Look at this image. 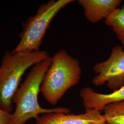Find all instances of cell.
Listing matches in <instances>:
<instances>
[{
	"label": "cell",
	"mask_w": 124,
	"mask_h": 124,
	"mask_svg": "<svg viewBox=\"0 0 124 124\" xmlns=\"http://www.w3.org/2000/svg\"><path fill=\"white\" fill-rule=\"evenodd\" d=\"M52 62V57L32 67L22 84L19 86L13 98L16 107L12 114L10 124H26L32 119L36 120L39 116L54 112L69 114V108L57 107L45 108L40 106L38 95L45 75Z\"/></svg>",
	"instance_id": "1"
},
{
	"label": "cell",
	"mask_w": 124,
	"mask_h": 124,
	"mask_svg": "<svg viewBox=\"0 0 124 124\" xmlns=\"http://www.w3.org/2000/svg\"><path fill=\"white\" fill-rule=\"evenodd\" d=\"M81 75L79 60L61 49L52 57L41 85V94L49 103L55 105L70 89L79 83Z\"/></svg>",
	"instance_id": "2"
},
{
	"label": "cell",
	"mask_w": 124,
	"mask_h": 124,
	"mask_svg": "<svg viewBox=\"0 0 124 124\" xmlns=\"http://www.w3.org/2000/svg\"><path fill=\"white\" fill-rule=\"evenodd\" d=\"M50 57L44 51H7L0 65V108L12 113L13 98L23 76L31 67Z\"/></svg>",
	"instance_id": "3"
},
{
	"label": "cell",
	"mask_w": 124,
	"mask_h": 124,
	"mask_svg": "<svg viewBox=\"0 0 124 124\" xmlns=\"http://www.w3.org/2000/svg\"><path fill=\"white\" fill-rule=\"evenodd\" d=\"M74 0H50L40 5L36 14L23 23L20 40L13 53L39 51L46 32L58 13Z\"/></svg>",
	"instance_id": "4"
},
{
	"label": "cell",
	"mask_w": 124,
	"mask_h": 124,
	"mask_svg": "<svg viewBox=\"0 0 124 124\" xmlns=\"http://www.w3.org/2000/svg\"><path fill=\"white\" fill-rule=\"evenodd\" d=\"M95 75L92 80L95 86L106 84L113 92L124 85V50L121 46H115L111 50L108 58L93 67Z\"/></svg>",
	"instance_id": "5"
},
{
	"label": "cell",
	"mask_w": 124,
	"mask_h": 124,
	"mask_svg": "<svg viewBox=\"0 0 124 124\" xmlns=\"http://www.w3.org/2000/svg\"><path fill=\"white\" fill-rule=\"evenodd\" d=\"M101 111L85 109L84 113L75 115L54 112L40 115L36 119V124H107Z\"/></svg>",
	"instance_id": "6"
},
{
	"label": "cell",
	"mask_w": 124,
	"mask_h": 124,
	"mask_svg": "<svg viewBox=\"0 0 124 124\" xmlns=\"http://www.w3.org/2000/svg\"><path fill=\"white\" fill-rule=\"evenodd\" d=\"M80 95L85 109L102 112L110 104L124 101V85L108 94L98 93L90 87H85L80 90Z\"/></svg>",
	"instance_id": "7"
},
{
	"label": "cell",
	"mask_w": 124,
	"mask_h": 124,
	"mask_svg": "<svg viewBox=\"0 0 124 124\" xmlns=\"http://www.w3.org/2000/svg\"><path fill=\"white\" fill-rule=\"evenodd\" d=\"M87 21L93 24L108 18L120 7L121 0H78Z\"/></svg>",
	"instance_id": "8"
},
{
	"label": "cell",
	"mask_w": 124,
	"mask_h": 124,
	"mask_svg": "<svg viewBox=\"0 0 124 124\" xmlns=\"http://www.w3.org/2000/svg\"><path fill=\"white\" fill-rule=\"evenodd\" d=\"M105 20L106 25L115 34L124 48V4L116 9Z\"/></svg>",
	"instance_id": "9"
},
{
	"label": "cell",
	"mask_w": 124,
	"mask_h": 124,
	"mask_svg": "<svg viewBox=\"0 0 124 124\" xmlns=\"http://www.w3.org/2000/svg\"><path fill=\"white\" fill-rule=\"evenodd\" d=\"M102 112L107 124H124V101L107 105Z\"/></svg>",
	"instance_id": "10"
},
{
	"label": "cell",
	"mask_w": 124,
	"mask_h": 124,
	"mask_svg": "<svg viewBox=\"0 0 124 124\" xmlns=\"http://www.w3.org/2000/svg\"><path fill=\"white\" fill-rule=\"evenodd\" d=\"M12 114L4 111L0 108V124H10Z\"/></svg>",
	"instance_id": "11"
}]
</instances>
